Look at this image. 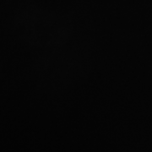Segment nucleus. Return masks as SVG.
Instances as JSON below:
<instances>
[]
</instances>
